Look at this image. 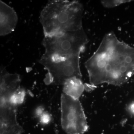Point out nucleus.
I'll use <instances>...</instances> for the list:
<instances>
[{
  "label": "nucleus",
  "mask_w": 134,
  "mask_h": 134,
  "mask_svg": "<svg viewBox=\"0 0 134 134\" xmlns=\"http://www.w3.org/2000/svg\"><path fill=\"white\" fill-rule=\"evenodd\" d=\"M61 125L68 134H83L88 129L86 115L79 99L63 93L61 97Z\"/></svg>",
  "instance_id": "4"
},
{
  "label": "nucleus",
  "mask_w": 134,
  "mask_h": 134,
  "mask_svg": "<svg viewBox=\"0 0 134 134\" xmlns=\"http://www.w3.org/2000/svg\"><path fill=\"white\" fill-rule=\"evenodd\" d=\"M128 1H101V3L104 7L107 8L115 7L120 5L129 2Z\"/></svg>",
  "instance_id": "10"
},
{
  "label": "nucleus",
  "mask_w": 134,
  "mask_h": 134,
  "mask_svg": "<svg viewBox=\"0 0 134 134\" xmlns=\"http://www.w3.org/2000/svg\"><path fill=\"white\" fill-rule=\"evenodd\" d=\"M133 129H134V125H133Z\"/></svg>",
  "instance_id": "14"
},
{
  "label": "nucleus",
  "mask_w": 134,
  "mask_h": 134,
  "mask_svg": "<svg viewBox=\"0 0 134 134\" xmlns=\"http://www.w3.org/2000/svg\"><path fill=\"white\" fill-rule=\"evenodd\" d=\"M79 60L80 56L60 60L49 59L42 56L39 62L48 71L46 83L63 85L67 80L72 77L81 79Z\"/></svg>",
  "instance_id": "5"
},
{
  "label": "nucleus",
  "mask_w": 134,
  "mask_h": 134,
  "mask_svg": "<svg viewBox=\"0 0 134 134\" xmlns=\"http://www.w3.org/2000/svg\"><path fill=\"white\" fill-rule=\"evenodd\" d=\"M44 112V111L43 108H41V107H40L37 108V110H36L35 113H36V115L40 117Z\"/></svg>",
  "instance_id": "12"
},
{
  "label": "nucleus",
  "mask_w": 134,
  "mask_h": 134,
  "mask_svg": "<svg viewBox=\"0 0 134 134\" xmlns=\"http://www.w3.org/2000/svg\"><path fill=\"white\" fill-rule=\"evenodd\" d=\"M63 85V93L75 99H79L85 90L81 79L76 77L68 79Z\"/></svg>",
  "instance_id": "8"
},
{
  "label": "nucleus",
  "mask_w": 134,
  "mask_h": 134,
  "mask_svg": "<svg viewBox=\"0 0 134 134\" xmlns=\"http://www.w3.org/2000/svg\"><path fill=\"white\" fill-rule=\"evenodd\" d=\"M85 66L92 86L103 83L120 86L134 75V47L109 32Z\"/></svg>",
  "instance_id": "1"
},
{
  "label": "nucleus",
  "mask_w": 134,
  "mask_h": 134,
  "mask_svg": "<svg viewBox=\"0 0 134 134\" xmlns=\"http://www.w3.org/2000/svg\"><path fill=\"white\" fill-rule=\"evenodd\" d=\"M0 35L4 36L14 30L18 18L14 9L2 1L0 2Z\"/></svg>",
  "instance_id": "7"
},
{
  "label": "nucleus",
  "mask_w": 134,
  "mask_h": 134,
  "mask_svg": "<svg viewBox=\"0 0 134 134\" xmlns=\"http://www.w3.org/2000/svg\"><path fill=\"white\" fill-rule=\"evenodd\" d=\"M21 79L17 74L3 70L1 75V102H8L12 94L20 88Z\"/></svg>",
  "instance_id": "6"
},
{
  "label": "nucleus",
  "mask_w": 134,
  "mask_h": 134,
  "mask_svg": "<svg viewBox=\"0 0 134 134\" xmlns=\"http://www.w3.org/2000/svg\"><path fill=\"white\" fill-rule=\"evenodd\" d=\"M40 122L42 124L47 125L49 124L51 121L52 117L49 113L44 112L40 117Z\"/></svg>",
  "instance_id": "11"
},
{
  "label": "nucleus",
  "mask_w": 134,
  "mask_h": 134,
  "mask_svg": "<svg viewBox=\"0 0 134 134\" xmlns=\"http://www.w3.org/2000/svg\"><path fill=\"white\" fill-rule=\"evenodd\" d=\"M25 96V91L24 89L20 88L11 96L8 102L14 105L17 106L23 103Z\"/></svg>",
  "instance_id": "9"
},
{
  "label": "nucleus",
  "mask_w": 134,
  "mask_h": 134,
  "mask_svg": "<svg viewBox=\"0 0 134 134\" xmlns=\"http://www.w3.org/2000/svg\"><path fill=\"white\" fill-rule=\"evenodd\" d=\"M88 42V37L83 28L56 36H44L42 44L45 51L42 57L60 60L80 56Z\"/></svg>",
  "instance_id": "3"
},
{
  "label": "nucleus",
  "mask_w": 134,
  "mask_h": 134,
  "mask_svg": "<svg viewBox=\"0 0 134 134\" xmlns=\"http://www.w3.org/2000/svg\"><path fill=\"white\" fill-rule=\"evenodd\" d=\"M129 111L132 113L134 114V103L133 104H131L129 106Z\"/></svg>",
  "instance_id": "13"
},
{
  "label": "nucleus",
  "mask_w": 134,
  "mask_h": 134,
  "mask_svg": "<svg viewBox=\"0 0 134 134\" xmlns=\"http://www.w3.org/2000/svg\"><path fill=\"white\" fill-rule=\"evenodd\" d=\"M83 11V5L78 1H49L40 18L45 37L82 29Z\"/></svg>",
  "instance_id": "2"
}]
</instances>
